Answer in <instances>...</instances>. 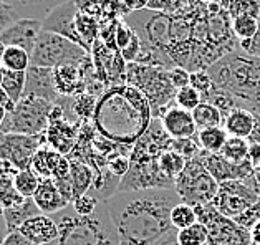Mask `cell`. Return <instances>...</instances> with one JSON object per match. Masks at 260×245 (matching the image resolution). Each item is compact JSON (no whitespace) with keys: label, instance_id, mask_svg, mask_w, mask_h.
<instances>
[{"label":"cell","instance_id":"1","mask_svg":"<svg viewBox=\"0 0 260 245\" xmlns=\"http://www.w3.org/2000/svg\"><path fill=\"white\" fill-rule=\"evenodd\" d=\"M182 202L174 187L118 191L106 200L119 245H154L173 230L171 212Z\"/></svg>","mask_w":260,"mask_h":245},{"label":"cell","instance_id":"2","mask_svg":"<svg viewBox=\"0 0 260 245\" xmlns=\"http://www.w3.org/2000/svg\"><path fill=\"white\" fill-rule=\"evenodd\" d=\"M93 123L101 137L116 146L135 148L153 123V108L136 86H111L98 98Z\"/></svg>","mask_w":260,"mask_h":245},{"label":"cell","instance_id":"3","mask_svg":"<svg viewBox=\"0 0 260 245\" xmlns=\"http://www.w3.org/2000/svg\"><path fill=\"white\" fill-rule=\"evenodd\" d=\"M219 88L236 98L242 108L260 116V56L239 50L222 56L207 68Z\"/></svg>","mask_w":260,"mask_h":245},{"label":"cell","instance_id":"4","mask_svg":"<svg viewBox=\"0 0 260 245\" xmlns=\"http://www.w3.org/2000/svg\"><path fill=\"white\" fill-rule=\"evenodd\" d=\"M52 217L58 224V237L48 245H119L106 200L91 216H78L68 205Z\"/></svg>","mask_w":260,"mask_h":245},{"label":"cell","instance_id":"5","mask_svg":"<svg viewBox=\"0 0 260 245\" xmlns=\"http://www.w3.org/2000/svg\"><path fill=\"white\" fill-rule=\"evenodd\" d=\"M126 81L144 93L153 108V115L159 118L171 106V101H174L176 88L169 80V70H162L161 66L136 63V61L128 63Z\"/></svg>","mask_w":260,"mask_h":245},{"label":"cell","instance_id":"6","mask_svg":"<svg viewBox=\"0 0 260 245\" xmlns=\"http://www.w3.org/2000/svg\"><path fill=\"white\" fill-rule=\"evenodd\" d=\"M174 189L182 202L192 207L212 202L219 191V182L207 171L204 164V151L186 162L184 171L174 182Z\"/></svg>","mask_w":260,"mask_h":245},{"label":"cell","instance_id":"7","mask_svg":"<svg viewBox=\"0 0 260 245\" xmlns=\"http://www.w3.org/2000/svg\"><path fill=\"white\" fill-rule=\"evenodd\" d=\"M88 55L90 52H86L83 47L77 45L75 42L53 32L42 30L30 58L31 66L55 70V68L67 65L80 66L88 58Z\"/></svg>","mask_w":260,"mask_h":245},{"label":"cell","instance_id":"8","mask_svg":"<svg viewBox=\"0 0 260 245\" xmlns=\"http://www.w3.org/2000/svg\"><path fill=\"white\" fill-rule=\"evenodd\" d=\"M55 104L56 103H52L43 98L23 96L15 104L14 111L7 113L0 133H15L27 136L45 134L50 124V113H52Z\"/></svg>","mask_w":260,"mask_h":245},{"label":"cell","instance_id":"9","mask_svg":"<svg viewBox=\"0 0 260 245\" xmlns=\"http://www.w3.org/2000/svg\"><path fill=\"white\" fill-rule=\"evenodd\" d=\"M198 221L207 229V245H252L250 230L244 229L234 219L224 217L212 204L194 207Z\"/></svg>","mask_w":260,"mask_h":245},{"label":"cell","instance_id":"10","mask_svg":"<svg viewBox=\"0 0 260 245\" xmlns=\"http://www.w3.org/2000/svg\"><path fill=\"white\" fill-rule=\"evenodd\" d=\"M67 111V98H60L50 113V124L45 131L47 146L63 156L72 153L78 141V123L73 121Z\"/></svg>","mask_w":260,"mask_h":245},{"label":"cell","instance_id":"11","mask_svg":"<svg viewBox=\"0 0 260 245\" xmlns=\"http://www.w3.org/2000/svg\"><path fill=\"white\" fill-rule=\"evenodd\" d=\"M260 194H257L244 181L231 179L219 184V191L212 200V207L224 217L237 219L255 202Z\"/></svg>","mask_w":260,"mask_h":245},{"label":"cell","instance_id":"12","mask_svg":"<svg viewBox=\"0 0 260 245\" xmlns=\"http://www.w3.org/2000/svg\"><path fill=\"white\" fill-rule=\"evenodd\" d=\"M45 144V134L27 136L15 133H0V161L9 162L18 171L28 169L34 154Z\"/></svg>","mask_w":260,"mask_h":245},{"label":"cell","instance_id":"13","mask_svg":"<svg viewBox=\"0 0 260 245\" xmlns=\"http://www.w3.org/2000/svg\"><path fill=\"white\" fill-rule=\"evenodd\" d=\"M227 14L232 18V32L239 40V45L255 39L260 20L258 0H232Z\"/></svg>","mask_w":260,"mask_h":245},{"label":"cell","instance_id":"14","mask_svg":"<svg viewBox=\"0 0 260 245\" xmlns=\"http://www.w3.org/2000/svg\"><path fill=\"white\" fill-rule=\"evenodd\" d=\"M77 15H78V5L75 0L61 4L43 18V30L65 37V39L75 42L77 45L83 47L86 52H90L77 32Z\"/></svg>","mask_w":260,"mask_h":245},{"label":"cell","instance_id":"15","mask_svg":"<svg viewBox=\"0 0 260 245\" xmlns=\"http://www.w3.org/2000/svg\"><path fill=\"white\" fill-rule=\"evenodd\" d=\"M43 30V22L35 20V18H22V20L10 25L7 30L0 33L2 40L7 47H17L25 50L30 56L34 53L37 40Z\"/></svg>","mask_w":260,"mask_h":245},{"label":"cell","instance_id":"16","mask_svg":"<svg viewBox=\"0 0 260 245\" xmlns=\"http://www.w3.org/2000/svg\"><path fill=\"white\" fill-rule=\"evenodd\" d=\"M30 169L40 179H60L70 176V159L45 144L34 154Z\"/></svg>","mask_w":260,"mask_h":245},{"label":"cell","instance_id":"17","mask_svg":"<svg viewBox=\"0 0 260 245\" xmlns=\"http://www.w3.org/2000/svg\"><path fill=\"white\" fill-rule=\"evenodd\" d=\"M161 124L171 139H191L199 133L198 126L194 123L192 113L177 108L176 104L169 106L162 113Z\"/></svg>","mask_w":260,"mask_h":245},{"label":"cell","instance_id":"18","mask_svg":"<svg viewBox=\"0 0 260 245\" xmlns=\"http://www.w3.org/2000/svg\"><path fill=\"white\" fill-rule=\"evenodd\" d=\"M18 232L34 245H48L58 237V224L52 216L39 214L25 221Z\"/></svg>","mask_w":260,"mask_h":245},{"label":"cell","instance_id":"19","mask_svg":"<svg viewBox=\"0 0 260 245\" xmlns=\"http://www.w3.org/2000/svg\"><path fill=\"white\" fill-rule=\"evenodd\" d=\"M23 96H37L56 103L61 96L55 90L53 70L40 66H30L27 70V86Z\"/></svg>","mask_w":260,"mask_h":245},{"label":"cell","instance_id":"20","mask_svg":"<svg viewBox=\"0 0 260 245\" xmlns=\"http://www.w3.org/2000/svg\"><path fill=\"white\" fill-rule=\"evenodd\" d=\"M34 200L40 212L45 216H53V214H58L60 211L67 209L68 205H72L56 187L53 179H40V186L35 192Z\"/></svg>","mask_w":260,"mask_h":245},{"label":"cell","instance_id":"21","mask_svg":"<svg viewBox=\"0 0 260 245\" xmlns=\"http://www.w3.org/2000/svg\"><path fill=\"white\" fill-rule=\"evenodd\" d=\"M53 80H55V90L61 98H73L77 95H81L86 90L85 78L80 66L67 65V66L55 68Z\"/></svg>","mask_w":260,"mask_h":245},{"label":"cell","instance_id":"22","mask_svg":"<svg viewBox=\"0 0 260 245\" xmlns=\"http://www.w3.org/2000/svg\"><path fill=\"white\" fill-rule=\"evenodd\" d=\"M222 128L232 137H244L249 139L255 128V115L242 106H236L224 115Z\"/></svg>","mask_w":260,"mask_h":245},{"label":"cell","instance_id":"23","mask_svg":"<svg viewBox=\"0 0 260 245\" xmlns=\"http://www.w3.org/2000/svg\"><path fill=\"white\" fill-rule=\"evenodd\" d=\"M18 169L5 161H0V212L14 209L23 202V197L17 192L14 178Z\"/></svg>","mask_w":260,"mask_h":245},{"label":"cell","instance_id":"24","mask_svg":"<svg viewBox=\"0 0 260 245\" xmlns=\"http://www.w3.org/2000/svg\"><path fill=\"white\" fill-rule=\"evenodd\" d=\"M70 159V178H72V187H73V200L78 199L85 194L90 192L94 182V172L93 169L85 164V162Z\"/></svg>","mask_w":260,"mask_h":245},{"label":"cell","instance_id":"25","mask_svg":"<svg viewBox=\"0 0 260 245\" xmlns=\"http://www.w3.org/2000/svg\"><path fill=\"white\" fill-rule=\"evenodd\" d=\"M40 209L37 207L35 200L34 199H25L20 205L14 207V209H7L2 212V216L5 219V225H7V230L9 232H15L20 229V225L28 221L30 217H35L39 216Z\"/></svg>","mask_w":260,"mask_h":245},{"label":"cell","instance_id":"26","mask_svg":"<svg viewBox=\"0 0 260 245\" xmlns=\"http://www.w3.org/2000/svg\"><path fill=\"white\" fill-rule=\"evenodd\" d=\"M0 86L7 91L10 99L17 104L25 95L27 72H12L0 65Z\"/></svg>","mask_w":260,"mask_h":245},{"label":"cell","instance_id":"27","mask_svg":"<svg viewBox=\"0 0 260 245\" xmlns=\"http://www.w3.org/2000/svg\"><path fill=\"white\" fill-rule=\"evenodd\" d=\"M194 123L198 126V131L204 129H212V128H220L222 121H224V115L219 108H215L214 104L202 101L198 108L192 111Z\"/></svg>","mask_w":260,"mask_h":245},{"label":"cell","instance_id":"28","mask_svg":"<svg viewBox=\"0 0 260 245\" xmlns=\"http://www.w3.org/2000/svg\"><path fill=\"white\" fill-rule=\"evenodd\" d=\"M186 162H187V159L182 158L179 153H176L173 149L164 151V153L159 156V159H157V164H159L162 176L173 186L177 179V176H179L184 171V167H186Z\"/></svg>","mask_w":260,"mask_h":245},{"label":"cell","instance_id":"29","mask_svg":"<svg viewBox=\"0 0 260 245\" xmlns=\"http://www.w3.org/2000/svg\"><path fill=\"white\" fill-rule=\"evenodd\" d=\"M229 134L225 133L224 128H212V129H204L198 133V143L202 151L211 154H219L224 144L227 141Z\"/></svg>","mask_w":260,"mask_h":245},{"label":"cell","instance_id":"30","mask_svg":"<svg viewBox=\"0 0 260 245\" xmlns=\"http://www.w3.org/2000/svg\"><path fill=\"white\" fill-rule=\"evenodd\" d=\"M14 184L17 192L20 194L23 199H34L37 189L40 186V178L37 176L31 169H22V171H17L15 178H14Z\"/></svg>","mask_w":260,"mask_h":245},{"label":"cell","instance_id":"31","mask_svg":"<svg viewBox=\"0 0 260 245\" xmlns=\"http://www.w3.org/2000/svg\"><path fill=\"white\" fill-rule=\"evenodd\" d=\"M77 32L81 37V40H83L86 48L91 52L94 42L98 40V32H100L98 22L94 20L93 17L88 15V14L78 12V15H77Z\"/></svg>","mask_w":260,"mask_h":245},{"label":"cell","instance_id":"32","mask_svg":"<svg viewBox=\"0 0 260 245\" xmlns=\"http://www.w3.org/2000/svg\"><path fill=\"white\" fill-rule=\"evenodd\" d=\"M249 146H250L249 139L229 136L219 154L224 156L231 162H244L247 159V154H249Z\"/></svg>","mask_w":260,"mask_h":245},{"label":"cell","instance_id":"33","mask_svg":"<svg viewBox=\"0 0 260 245\" xmlns=\"http://www.w3.org/2000/svg\"><path fill=\"white\" fill-rule=\"evenodd\" d=\"M2 66L12 72H27L31 66V58L22 48L7 47V52H5L2 60Z\"/></svg>","mask_w":260,"mask_h":245},{"label":"cell","instance_id":"34","mask_svg":"<svg viewBox=\"0 0 260 245\" xmlns=\"http://www.w3.org/2000/svg\"><path fill=\"white\" fill-rule=\"evenodd\" d=\"M198 214H196V209L192 205H189L186 202H179L177 204L173 212H171V224L176 230H182L187 229L191 225L198 224Z\"/></svg>","mask_w":260,"mask_h":245},{"label":"cell","instance_id":"35","mask_svg":"<svg viewBox=\"0 0 260 245\" xmlns=\"http://www.w3.org/2000/svg\"><path fill=\"white\" fill-rule=\"evenodd\" d=\"M98 99H94L93 95L90 93H81L72 98V113L77 119H88L94 116V110H96Z\"/></svg>","mask_w":260,"mask_h":245},{"label":"cell","instance_id":"36","mask_svg":"<svg viewBox=\"0 0 260 245\" xmlns=\"http://www.w3.org/2000/svg\"><path fill=\"white\" fill-rule=\"evenodd\" d=\"M179 245H207V229L204 224H194L191 227L177 230Z\"/></svg>","mask_w":260,"mask_h":245},{"label":"cell","instance_id":"37","mask_svg":"<svg viewBox=\"0 0 260 245\" xmlns=\"http://www.w3.org/2000/svg\"><path fill=\"white\" fill-rule=\"evenodd\" d=\"M202 103V96L201 93L192 88L191 85L189 86H184L181 90L176 91V96H174V104L177 108L181 110H186V111H194L198 106Z\"/></svg>","mask_w":260,"mask_h":245},{"label":"cell","instance_id":"38","mask_svg":"<svg viewBox=\"0 0 260 245\" xmlns=\"http://www.w3.org/2000/svg\"><path fill=\"white\" fill-rule=\"evenodd\" d=\"M171 149L179 153L182 158H186L187 161L196 158L202 151L198 143V136L191 137V139H171Z\"/></svg>","mask_w":260,"mask_h":245},{"label":"cell","instance_id":"39","mask_svg":"<svg viewBox=\"0 0 260 245\" xmlns=\"http://www.w3.org/2000/svg\"><path fill=\"white\" fill-rule=\"evenodd\" d=\"M108 171H110L111 176H115L116 179L121 181L126 174L129 172V167H131V161H129V156L126 154H115L111 158H108Z\"/></svg>","mask_w":260,"mask_h":245},{"label":"cell","instance_id":"40","mask_svg":"<svg viewBox=\"0 0 260 245\" xmlns=\"http://www.w3.org/2000/svg\"><path fill=\"white\" fill-rule=\"evenodd\" d=\"M100 202L101 200L96 196H93L91 192H88V194H85V196L75 199L72 202V207L78 216H91V214L98 209Z\"/></svg>","mask_w":260,"mask_h":245},{"label":"cell","instance_id":"41","mask_svg":"<svg viewBox=\"0 0 260 245\" xmlns=\"http://www.w3.org/2000/svg\"><path fill=\"white\" fill-rule=\"evenodd\" d=\"M191 86L201 93L202 101H204V99L209 96V93L212 91L214 81L211 77H209L207 72H194V73H191Z\"/></svg>","mask_w":260,"mask_h":245},{"label":"cell","instance_id":"42","mask_svg":"<svg viewBox=\"0 0 260 245\" xmlns=\"http://www.w3.org/2000/svg\"><path fill=\"white\" fill-rule=\"evenodd\" d=\"M234 221H236L239 225H242V227L247 230H250L257 222H260V196L257 197L255 202L242 214V216H239L237 219H234Z\"/></svg>","mask_w":260,"mask_h":245},{"label":"cell","instance_id":"43","mask_svg":"<svg viewBox=\"0 0 260 245\" xmlns=\"http://www.w3.org/2000/svg\"><path fill=\"white\" fill-rule=\"evenodd\" d=\"M169 80L177 91L184 86L191 85V72H187L184 66H174L169 70Z\"/></svg>","mask_w":260,"mask_h":245},{"label":"cell","instance_id":"44","mask_svg":"<svg viewBox=\"0 0 260 245\" xmlns=\"http://www.w3.org/2000/svg\"><path fill=\"white\" fill-rule=\"evenodd\" d=\"M240 50L249 55H253V56H260V20H258V32L255 35V39L249 43H244V45H240Z\"/></svg>","mask_w":260,"mask_h":245},{"label":"cell","instance_id":"45","mask_svg":"<svg viewBox=\"0 0 260 245\" xmlns=\"http://www.w3.org/2000/svg\"><path fill=\"white\" fill-rule=\"evenodd\" d=\"M250 143L249 146V154H247V161L253 166V169L260 166V143Z\"/></svg>","mask_w":260,"mask_h":245},{"label":"cell","instance_id":"46","mask_svg":"<svg viewBox=\"0 0 260 245\" xmlns=\"http://www.w3.org/2000/svg\"><path fill=\"white\" fill-rule=\"evenodd\" d=\"M121 5H124L126 10L133 14V12H141L149 7V0H121Z\"/></svg>","mask_w":260,"mask_h":245},{"label":"cell","instance_id":"47","mask_svg":"<svg viewBox=\"0 0 260 245\" xmlns=\"http://www.w3.org/2000/svg\"><path fill=\"white\" fill-rule=\"evenodd\" d=\"M4 245H31L27 238H25L20 232H9L7 237L4 238Z\"/></svg>","mask_w":260,"mask_h":245},{"label":"cell","instance_id":"48","mask_svg":"<svg viewBox=\"0 0 260 245\" xmlns=\"http://www.w3.org/2000/svg\"><path fill=\"white\" fill-rule=\"evenodd\" d=\"M244 182H245V184H249L257 194H260V166L253 169V172L250 174V178H247Z\"/></svg>","mask_w":260,"mask_h":245},{"label":"cell","instance_id":"49","mask_svg":"<svg viewBox=\"0 0 260 245\" xmlns=\"http://www.w3.org/2000/svg\"><path fill=\"white\" fill-rule=\"evenodd\" d=\"M0 108H4L7 113L14 111V108H15V103L12 101L10 96L7 95V91H5L2 86H0Z\"/></svg>","mask_w":260,"mask_h":245},{"label":"cell","instance_id":"50","mask_svg":"<svg viewBox=\"0 0 260 245\" xmlns=\"http://www.w3.org/2000/svg\"><path fill=\"white\" fill-rule=\"evenodd\" d=\"M154 245H179L177 243V230L176 229H173L169 232V234H166L157 243H154Z\"/></svg>","mask_w":260,"mask_h":245},{"label":"cell","instance_id":"51","mask_svg":"<svg viewBox=\"0 0 260 245\" xmlns=\"http://www.w3.org/2000/svg\"><path fill=\"white\" fill-rule=\"evenodd\" d=\"M250 238H252V245H260V222H257L250 229Z\"/></svg>","mask_w":260,"mask_h":245},{"label":"cell","instance_id":"52","mask_svg":"<svg viewBox=\"0 0 260 245\" xmlns=\"http://www.w3.org/2000/svg\"><path fill=\"white\" fill-rule=\"evenodd\" d=\"M249 141L260 143V116H255V128H253V133L249 137Z\"/></svg>","mask_w":260,"mask_h":245},{"label":"cell","instance_id":"53","mask_svg":"<svg viewBox=\"0 0 260 245\" xmlns=\"http://www.w3.org/2000/svg\"><path fill=\"white\" fill-rule=\"evenodd\" d=\"M7 234H9V230H7V225H5V219H4V216H2V212H0V238H4L7 237Z\"/></svg>","mask_w":260,"mask_h":245},{"label":"cell","instance_id":"54","mask_svg":"<svg viewBox=\"0 0 260 245\" xmlns=\"http://www.w3.org/2000/svg\"><path fill=\"white\" fill-rule=\"evenodd\" d=\"M209 4H217L220 7H224L225 10L229 9V5L232 4V0H209Z\"/></svg>","mask_w":260,"mask_h":245},{"label":"cell","instance_id":"55","mask_svg":"<svg viewBox=\"0 0 260 245\" xmlns=\"http://www.w3.org/2000/svg\"><path fill=\"white\" fill-rule=\"evenodd\" d=\"M5 52H7V45H5L2 40H0V65H2V60H4Z\"/></svg>","mask_w":260,"mask_h":245},{"label":"cell","instance_id":"56","mask_svg":"<svg viewBox=\"0 0 260 245\" xmlns=\"http://www.w3.org/2000/svg\"><path fill=\"white\" fill-rule=\"evenodd\" d=\"M5 116H7V111H5L4 108H0V129H2V126H4Z\"/></svg>","mask_w":260,"mask_h":245},{"label":"cell","instance_id":"57","mask_svg":"<svg viewBox=\"0 0 260 245\" xmlns=\"http://www.w3.org/2000/svg\"><path fill=\"white\" fill-rule=\"evenodd\" d=\"M0 245H4V240H2V238H0Z\"/></svg>","mask_w":260,"mask_h":245},{"label":"cell","instance_id":"58","mask_svg":"<svg viewBox=\"0 0 260 245\" xmlns=\"http://www.w3.org/2000/svg\"><path fill=\"white\" fill-rule=\"evenodd\" d=\"M0 4H2V0H0Z\"/></svg>","mask_w":260,"mask_h":245},{"label":"cell","instance_id":"59","mask_svg":"<svg viewBox=\"0 0 260 245\" xmlns=\"http://www.w3.org/2000/svg\"><path fill=\"white\" fill-rule=\"evenodd\" d=\"M31 245H34V243H31Z\"/></svg>","mask_w":260,"mask_h":245},{"label":"cell","instance_id":"60","mask_svg":"<svg viewBox=\"0 0 260 245\" xmlns=\"http://www.w3.org/2000/svg\"><path fill=\"white\" fill-rule=\"evenodd\" d=\"M258 2H260V0H258Z\"/></svg>","mask_w":260,"mask_h":245}]
</instances>
